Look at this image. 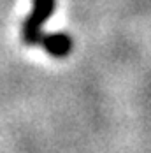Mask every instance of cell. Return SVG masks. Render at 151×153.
I'll use <instances>...</instances> for the list:
<instances>
[{
	"label": "cell",
	"mask_w": 151,
	"mask_h": 153,
	"mask_svg": "<svg viewBox=\"0 0 151 153\" xmlns=\"http://www.w3.org/2000/svg\"><path fill=\"white\" fill-rule=\"evenodd\" d=\"M41 46L55 58H65L72 51V39L65 32H53V33H42Z\"/></svg>",
	"instance_id": "cell-2"
},
{
	"label": "cell",
	"mask_w": 151,
	"mask_h": 153,
	"mask_svg": "<svg viewBox=\"0 0 151 153\" xmlns=\"http://www.w3.org/2000/svg\"><path fill=\"white\" fill-rule=\"evenodd\" d=\"M33 9L21 25V39L27 46H37L42 39V25L53 16L56 2L55 0H32Z\"/></svg>",
	"instance_id": "cell-1"
}]
</instances>
